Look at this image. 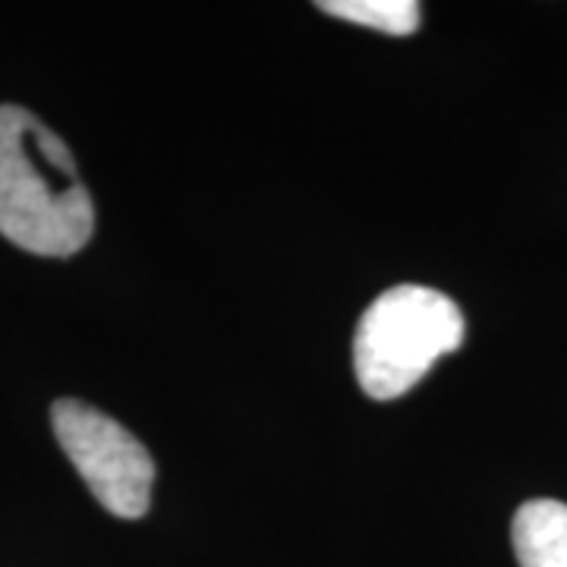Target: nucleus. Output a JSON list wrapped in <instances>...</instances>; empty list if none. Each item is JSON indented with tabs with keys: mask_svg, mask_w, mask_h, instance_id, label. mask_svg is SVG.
<instances>
[{
	"mask_svg": "<svg viewBox=\"0 0 567 567\" xmlns=\"http://www.w3.org/2000/svg\"><path fill=\"white\" fill-rule=\"evenodd\" d=\"M95 205L66 142L17 104H0V234L35 256L89 244Z\"/></svg>",
	"mask_w": 567,
	"mask_h": 567,
	"instance_id": "f257e3e1",
	"label": "nucleus"
},
{
	"mask_svg": "<svg viewBox=\"0 0 567 567\" xmlns=\"http://www.w3.org/2000/svg\"><path fill=\"white\" fill-rule=\"evenodd\" d=\"M464 344V316L442 290L401 284L363 312L353 338V369L369 398L394 401Z\"/></svg>",
	"mask_w": 567,
	"mask_h": 567,
	"instance_id": "f03ea898",
	"label": "nucleus"
},
{
	"mask_svg": "<svg viewBox=\"0 0 567 567\" xmlns=\"http://www.w3.org/2000/svg\"><path fill=\"white\" fill-rule=\"evenodd\" d=\"M51 425L63 454L104 511L123 520H136L148 511L155 461L130 429L73 398L51 406Z\"/></svg>",
	"mask_w": 567,
	"mask_h": 567,
	"instance_id": "7ed1b4c3",
	"label": "nucleus"
},
{
	"mask_svg": "<svg viewBox=\"0 0 567 567\" xmlns=\"http://www.w3.org/2000/svg\"><path fill=\"white\" fill-rule=\"evenodd\" d=\"M511 539L520 567H567V505L555 498L520 505Z\"/></svg>",
	"mask_w": 567,
	"mask_h": 567,
	"instance_id": "20e7f679",
	"label": "nucleus"
},
{
	"mask_svg": "<svg viewBox=\"0 0 567 567\" xmlns=\"http://www.w3.org/2000/svg\"><path fill=\"white\" fill-rule=\"evenodd\" d=\"M319 10L328 17L347 22H360L388 35H410L416 32L423 7L416 0H324Z\"/></svg>",
	"mask_w": 567,
	"mask_h": 567,
	"instance_id": "39448f33",
	"label": "nucleus"
}]
</instances>
